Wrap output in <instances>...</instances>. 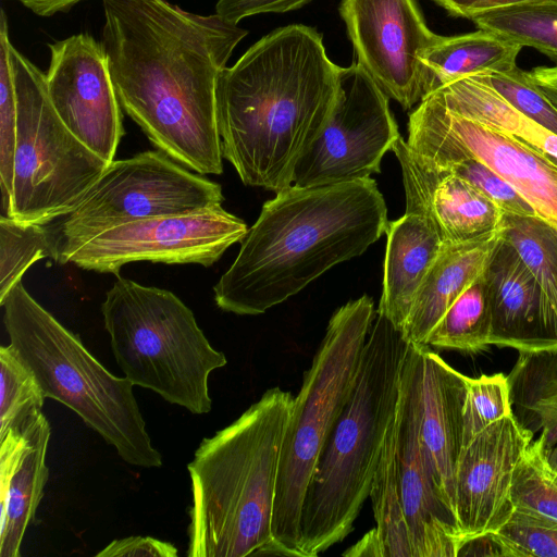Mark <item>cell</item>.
Listing matches in <instances>:
<instances>
[{"label":"cell","mask_w":557,"mask_h":557,"mask_svg":"<svg viewBox=\"0 0 557 557\" xmlns=\"http://www.w3.org/2000/svg\"><path fill=\"white\" fill-rule=\"evenodd\" d=\"M102 46L123 110L160 151L223 172L216 81L247 30L168 0H102Z\"/></svg>","instance_id":"cell-1"},{"label":"cell","mask_w":557,"mask_h":557,"mask_svg":"<svg viewBox=\"0 0 557 557\" xmlns=\"http://www.w3.org/2000/svg\"><path fill=\"white\" fill-rule=\"evenodd\" d=\"M341 66L312 27L292 24L253 44L216 81L222 156L247 186L275 194L293 185L302 153L322 132Z\"/></svg>","instance_id":"cell-2"},{"label":"cell","mask_w":557,"mask_h":557,"mask_svg":"<svg viewBox=\"0 0 557 557\" xmlns=\"http://www.w3.org/2000/svg\"><path fill=\"white\" fill-rule=\"evenodd\" d=\"M387 224L385 200L370 177L292 185L264 202L213 287L215 304L239 315L264 313L332 267L362 255Z\"/></svg>","instance_id":"cell-3"},{"label":"cell","mask_w":557,"mask_h":557,"mask_svg":"<svg viewBox=\"0 0 557 557\" xmlns=\"http://www.w3.org/2000/svg\"><path fill=\"white\" fill-rule=\"evenodd\" d=\"M293 404L289 392L267 389L234 422L201 441L187 465L188 557L281 555L272 518Z\"/></svg>","instance_id":"cell-4"},{"label":"cell","mask_w":557,"mask_h":557,"mask_svg":"<svg viewBox=\"0 0 557 557\" xmlns=\"http://www.w3.org/2000/svg\"><path fill=\"white\" fill-rule=\"evenodd\" d=\"M409 342L384 315L368 335L352 394L319 457L300 516V557H317L354 530L394 420Z\"/></svg>","instance_id":"cell-5"},{"label":"cell","mask_w":557,"mask_h":557,"mask_svg":"<svg viewBox=\"0 0 557 557\" xmlns=\"http://www.w3.org/2000/svg\"><path fill=\"white\" fill-rule=\"evenodd\" d=\"M10 345L32 371L46 398L72 409L125 462L159 468L162 456L153 447L133 393L134 384L113 375L18 282L0 302Z\"/></svg>","instance_id":"cell-6"},{"label":"cell","mask_w":557,"mask_h":557,"mask_svg":"<svg viewBox=\"0 0 557 557\" xmlns=\"http://www.w3.org/2000/svg\"><path fill=\"white\" fill-rule=\"evenodd\" d=\"M101 312L115 361L134 385L194 414L211 411L209 376L227 359L176 295L119 277Z\"/></svg>","instance_id":"cell-7"},{"label":"cell","mask_w":557,"mask_h":557,"mask_svg":"<svg viewBox=\"0 0 557 557\" xmlns=\"http://www.w3.org/2000/svg\"><path fill=\"white\" fill-rule=\"evenodd\" d=\"M374 315V304L368 295L348 301L332 314L294 397L281 447L272 518L273 539L283 556L300 557V516L306 491L352 394Z\"/></svg>","instance_id":"cell-8"},{"label":"cell","mask_w":557,"mask_h":557,"mask_svg":"<svg viewBox=\"0 0 557 557\" xmlns=\"http://www.w3.org/2000/svg\"><path fill=\"white\" fill-rule=\"evenodd\" d=\"M10 60L17 132L7 216L46 224L70 214L109 164L64 125L49 99L46 74L12 44Z\"/></svg>","instance_id":"cell-9"},{"label":"cell","mask_w":557,"mask_h":557,"mask_svg":"<svg viewBox=\"0 0 557 557\" xmlns=\"http://www.w3.org/2000/svg\"><path fill=\"white\" fill-rule=\"evenodd\" d=\"M221 185L186 170L162 151L108 165L60 227L59 251L129 221L222 205Z\"/></svg>","instance_id":"cell-10"},{"label":"cell","mask_w":557,"mask_h":557,"mask_svg":"<svg viewBox=\"0 0 557 557\" xmlns=\"http://www.w3.org/2000/svg\"><path fill=\"white\" fill-rule=\"evenodd\" d=\"M406 144L432 169L466 158L480 160L557 228V162L545 152L450 111L434 92L428 94L409 114Z\"/></svg>","instance_id":"cell-11"},{"label":"cell","mask_w":557,"mask_h":557,"mask_svg":"<svg viewBox=\"0 0 557 557\" xmlns=\"http://www.w3.org/2000/svg\"><path fill=\"white\" fill-rule=\"evenodd\" d=\"M247 232L242 219L216 205L109 227L77 246L60 250L58 261L115 275L123 265L135 261L210 267L227 248L240 243Z\"/></svg>","instance_id":"cell-12"},{"label":"cell","mask_w":557,"mask_h":557,"mask_svg":"<svg viewBox=\"0 0 557 557\" xmlns=\"http://www.w3.org/2000/svg\"><path fill=\"white\" fill-rule=\"evenodd\" d=\"M388 99L358 62L341 67L332 112L296 163L293 185H332L380 173L383 156L400 138Z\"/></svg>","instance_id":"cell-13"},{"label":"cell","mask_w":557,"mask_h":557,"mask_svg":"<svg viewBox=\"0 0 557 557\" xmlns=\"http://www.w3.org/2000/svg\"><path fill=\"white\" fill-rule=\"evenodd\" d=\"M339 13L358 63L388 98L409 110L435 89L421 57L441 35L417 0H343Z\"/></svg>","instance_id":"cell-14"},{"label":"cell","mask_w":557,"mask_h":557,"mask_svg":"<svg viewBox=\"0 0 557 557\" xmlns=\"http://www.w3.org/2000/svg\"><path fill=\"white\" fill-rule=\"evenodd\" d=\"M49 99L64 125L108 164L124 135L106 51L89 34L49 44Z\"/></svg>","instance_id":"cell-15"},{"label":"cell","mask_w":557,"mask_h":557,"mask_svg":"<svg viewBox=\"0 0 557 557\" xmlns=\"http://www.w3.org/2000/svg\"><path fill=\"white\" fill-rule=\"evenodd\" d=\"M424 345L409 343L395 413L398 475L413 557H457L456 516L443 498L420 443V385Z\"/></svg>","instance_id":"cell-16"},{"label":"cell","mask_w":557,"mask_h":557,"mask_svg":"<svg viewBox=\"0 0 557 557\" xmlns=\"http://www.w3.org/2000/svg\"><path fill=\"white\" fill-rule=\"evenodd\" d=\"M533 435L511 413L462 446L454 475V511L462 543L497 532L509 520L515 510L513 472Z\"/></svg>","instance_id":"cell-17"},{"label":"cell","mask_w":557,"mask_h":557,"mask_svg":"<svg viewBox=\"0 0 557 557\" xmlns=\"http://www.w3.org/2000/svg\"><path fill=\"white\" fill-rule=\"evenodd\" d=\"M482 275L491 307V345L518 351L557 349V315L532 272L502 235Z\"/></svg>","instance_id":"cell-18"},{"label":"cell","mask_w":557,"mask_h":557,"mask_svg":"<svg viewBox=\"0 0 557 557\" xmlns=\"http://www.w3.org/2000/svg\"><path fill=\"white\" fill-rule=\"evenodd\" d=\"M392 151L401 168L406 211L430 216L444 244L472 240L500 228L504 211L471 183L428 168L401 137Z\"/></svg>","instance_id":"cell-19"},{"label":"cell","mask_w":557,"mask_h":557,"mask_svg":"<svg viewBox=\"0 0 557 557\" xmlns=\"http://www.w3.org/2000/svg\"><path fill=\"white\" fill-rule=\"evenodd\" d=\"M467 377L424 345L420 385V443L430 472L453 511L455 467L462 448Z\"/></svg>","instance_id":"cell-20"},{"label":"cell","mask_w":557,"mask_h":557,"mask_svg":"<svg viewBox=\"0 0 557 557\" xmlns=\"http://www.w3.org/2000/svg\"><path fill=\"white\" fill-rule=\"evenodd\" d=\"M50 424L42 413L22 434L0 440V557H20L49 478Z\"/></svg>","instance_id":"cell-21"},{"label":"cell","mask_w":557,"mask_h":557,"mask_svg":"<svg viewBox=\"0 0 557 557\" xmlns=\"http://www.w3.org/2000/svg\"><path fill=\"white\" fill-rule=\"evenodd\" d=\"M383 290L376 313L403 330L418 290L444 245L433 220L405 211L386 227Z\"/></svg>","instance_id":"cell-22"},{"label":"cell","mask_w":557,"mask_h":557,"mask_svg":"<svg viewBox=\"0 0 557 557\" xmlns=\"http://www.w3.org/2000/svg\"><path fill=\"white\" fill-rule=\"evenodd\" d=\"M499 238L500 230L472 240L443 245L401 330L409 343L425 345L444 313L481 275Z\"/></svg>","instance_id":"cell-23"},{"label":"cell","mask_w":557,"mask_h":557,"mask_svg":"<svg viewBox=\"0 0 557 557\" xmlns=\"http://www.w3.org/2000/svg\"><path fill=\"white\" fill-rule=\"evenodd\" d=\"M522 48L498 34L478 28L468 34L441 36L421 61L431 71L436 89L462 77L510 71L517 66Z\"/></svg>","instance_id":"cell-24"},{"label":"cell","mask_w":557,"mask_h":557,"mask_svg":"<svg viewBox=\"0 0 557 557\" xmlns=\"http://www.w3.org/2000/svg\"><path fill=\"white\" fill-rule=\"evenodd\" d=\"M507 379L519 423L545 441L557 436V349L519 351Z\"/></svg>","instance_id":"cell-25"},{"label":"cell","mask_w":557,"mask_h":557,"mask_svg":"<svg viewBox=\"0 0 557 557\" xmlns=\"http://www.w3.org/2000/svg\"><path fill=\"white\" fill-rule=\"evenodd\" d=\"M370 498L384 557H413L400 493L395 417L384 441Z\"/></svg>","instance_id":"cell-26"},{"label":"cell","mask_w":557,"mask_h":557,"mask_svg":"<svg viewBox=\"0 0 557 557\" xmlns=\"http://www.w3.org/2000/svg\"><path fill=\"white\" fill-rule=\"evenodd\" d=\"M492 315L481 275L454 301L429 334L425 345L476 354L491 345Z\"/></svg>","instance_id":"cell-27"},{"label":"cell","mask_w":557,"mask_h":557,"mask_svg":"<svg viewBox=\"0 0 557 557\" xmlns=\"http://www.w3.org/2000/svg\"><path fill=\"white\" fill-rule=\"evenodd\" d=\"M499 230L532 272L557 315V228L537 214L504 213Z\"/></svg>","instance_id":"cell-28"},{"label":"cell","mask_w":557,"mask_h":557,"mask_svg":"<svg viewBox=\"0 0 557 557\" xmlns=\"http://www.w3.org/2000/svg\"><path fill=\"white\" fill-rule=\"evenodd\" d=\"M480 29L532 47L557 65V0H542L483 13L471 20Z\"/></svg>","instance_id":"cell-29"},{"label":"cell","mask_w":557,"mask_h":557,"mask_svg":"<svg viewBox=\"0 0 557 557\" xmlns=\"http://www.w3.org/2000/svg\"><path fill=\"white\" fill-rule=\"evenodd\" d=\"M0 440L22 434L42 414L45 395L11 345L0 347Z\"/></svg>","instance_id":"cell-30"},{"label":"cell","mask_w":557,"mask_h":557,"mask_svg":"<svg viewBox=\"0 0 557 557\" xmlns=\"http://www.w3.org/2000/svg\"><path fill=\"white\" fill-rule=\"evenodd\" d=\"M59 259V243L44 224L0 218V302L25 271L42 258Z\"/></svg>","instance_id":"cell-31"},{"label":"cell","mask_w":557,"mask_h":557,"mask_svg":"<svg viewBox=\"0 0 557 557\" xmlns=\"http://www.w3.org/2000/svg\"><path fill=\"white\" fill-rule=\"evenodd\" d=\"M510 495L515 510L557 521V470L544 454L541 434L521 456Z\"/></svg>","instance_id":"cell-32"},{"label":"cell","mask_w":557,"mask_h":557,"mask_svg":"<svg viewBox=\"0 0 557 557\" xmlns=\"http://www.w3.org/2000/svg\"><path fill=\"white\" fill-rule=\"evenodd\" d=\"M9 25L4 10L0 16V187L2 209L11 205L17 132V98L10 60Z\"/></svg>","instance_id":"cell-33"},{"label":"cell","mask_w":557,"mask_h":557,"mask_svg":"<svg viewBox=\"0 0 557 557\" xmlns=\"http://www.w3.org/2000/svg\"><path fill=\"white\" fill-rule=\"evenodd\" d=\"M513 413L507 375L467 377L462 412V446L490 424Z\"/></svg>","instance_id":"cell-34"},{"label":"cell","mask_w":557,"mask_h":557,"mask_svg":"<svg viewBox=\"0 0 557 557\" xmlns=\"http://www.w3.org/2000/svg\"><path fill=\"white\" fill-rule=\"evenodd\" d=\"M497 90L529 120L557 135V108L532 84L518 66L503 73L475 75Z\"/></svg>","instance_id":"cell-35"},{"label":"cell","mask_w":557,"mask_h":557,"mask_svg":"<svg viewBox=\"0 0 557 557\" xmlns=\"http://www.w3.org/2000/svg\"><path fill=\"white\" fill-rule=\"evenodd\" d=\"M432 170L453 173L468 181L495 202L504 213L536 214L530 203L509 183L478 159L466 158L442 169Z\"/></svg>","instance_id":"cell-36"},{"label":"cell","mask_w":557,"mask_h":557,"mask_svg":"<svg viewBox=\"0 0 557 557\" xmlns=\"http://www.w3.org/2000/svg\"><path fill=\"white\" fill-rule=\"evenodd\" d=\"M513 543L524 557H557V521L513 510L497 531Z\"/></svg>","instance_id":"cell-37"},{"label":"cell","mask_w":557,"mask_h":557,"mask_svg":"<svg viewBox=\"0 0 557 557\" xmlns=\"http://www.w3.org/2000/svg\"><path fill=\"white\" fill-rule=\"evenodd\" d=\"M311 0H219L215 13L225 21L238 24L245 17L260 13H283L299 9Z\"/></svg>","instance_id":"cell-38"},{"label":"cell","mask_w":557,"mask_h":557,"mask_svg":"<svg viewBox=\"0 0 557 557\" xmlns=\"http://www.w3.org/2000/svg\"><path fill=\"white\" fill-rule=\"evenodd\" d=\"M97 557H176L177 548L151 536L114 540L96 554Z\"/></svg>","instance_id":"cell-39"},{"label":"cell","mask_w":557,"mask_h":557,"mask_svg":"<svg viewBox=\"0 0 557 557\" xmlns=\"http://www.w3.org/2000/svg\"><path fill=\"white\" fill-rule=\"evenodd\" d=\"M460 556L524 557L523 553L498 532H486L465 541L457 554Z\"/></svg>","instance_id":"cell-40"},{"label":"cell","mask_w":557,"mask_h":557,"mask_svg":"<svg viewBox=\"0 0 557 557\" xmlns=\"http://www.w3.org/2000/svg\"><path fill=\"white\" fill-rule=\"evenodd\" d=\"M450 16L472 20L483 13L542 0H432Z\"/></svg>","instance_id":"cell-41"},{"label":"cell","mask_w":557,"mask_h":557,"mask_svg":"<svg viewBox=\"0 0 557 557\" xmlns=\"http://www.w3.org/2000/svg\"><path fill=\"white\" fill-rule=\"evenodd\" d=\"M532 84L557 108V65L527 71Z\"/></svg>","instance_id":"cell-42"},{"label":"cell","mask_w":557,"mask_h":557,"mask_svg":"<svg viewBox=\"0 0 557 557\" xmlns=\"http://www.w3.org/2000/svg\"><path fill=\"white\" fill-rule=\"evenodd\" d=\"M343 556L349 557H384L383 548L375 528L367 532L355 545L350 546Z\"/></svg>","instance_id":"cell-43"},{"label":"cell","mask_w":557,"mask_h":557,"mask_svg":"<svg viewBox=\"0 0 557 557\" xmlns=\"http://www.w3.org/2000/svg\"><path fill=\"white\" fill-rule=\"evenodd\" d=\"M33 13L48 17L59 12L70 11L83 0H17Z\"/></svg>","instance_id":"cell-44"},{"label":"cell","mask_w":557,"mask_h":557,"mask_svg":"<svg viewBox=\"0 0 557 557\" xmlns=\"http://www.w3.org/2000/svg\"><path fill=\"white\" fill-rule=\"evenodd\" d=\"M542 435V434H541ZM543 436V435H542ZM544 441V454L549 463L557 470V436L549 441Z\"/></svg>","instance_id":"cell-45"},{"label":"cell","mask_w":557,"mask_h":557,"mask_svg":"<svg viewBox=\"0 0 557 557\" xmlns=\"http://www.w3.org/2000/svg\"><path fill=\"white\" fill-rule=\"evenodd\" d=\"M556 161V160H555ZM557 162V161H556Z\"/></svg>","instance_id":"cell-46"}]
</instances>
